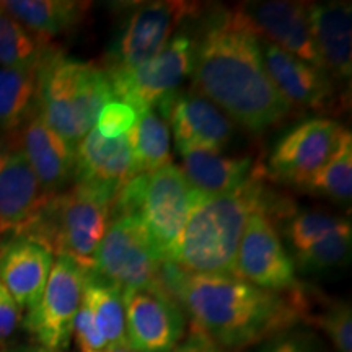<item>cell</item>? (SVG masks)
<instances>
[{"label": "cell", "mask_w": 352, "mask_h": 352, "mask_svg": "<svg viewBox=\"0 0 352 352\" xmlns=\"http://www.w3.org/2000/svg\"><path fill=\"white\" fill-rule=\"evenodd\" d=\"M201 33L196 39L191 90L254 134L283 122L292 107L267 76L261 38L243 10H212Z\"/></svg>", "instance_id": "6da1fadb"}, {"label": "cell", "mask_w": 352, "mask_h": 352, "mask_svg": "<svg viewBox=\"0 0 352 352\" xmlns=\"http://www.w3.org/2000/svg\"><path fill=\"white\" fill-rule=\"evenodd\" d=\"M164 284L191 320V329L226 349L283 334L307 318L305 294L266 290L235 274H191L164 264Z\"/></svg>", "instance_id": "7a4b0ae2"}, {"label": "cell", "mask_w": 352, "mask_h": 352, "mask_svg": "<svg viewBox=\"0 0 352 352\" xmlns=\"http://www.w3.org/2000/svg\"><path fill=\"white\" fill-rule=\"evenodd\" d=\"M252 175L230 195H197L182 233L166 254L165 263L191 274H233L236 250L246 222L256 212L290 214Z\"/></svg>", "instance_id": "3957f363"}, {"label": "cell", "mask_w": 352, "mask_h": 352, "mask_svg": "<svg viewBox=\"0 0 352 352\" xmlns=\"http://www.w3.org/2000/svg\"><path fill=\"white\" fill-rule=\"evenodd\" d=\"M36 113L44 124L77 147L114 98L111 82L95 63L72 59L56 47L38 67Z\"/></svg>", "instance_id": "277c9868"}, {"label": "cell", "mask_w": 352, "mask_h": 352, "mask_svg": "<svg viewBox=\"0 0 352 352\" xmlns=\"http://www.w3.org/2000/svg\"><path fill=\"white\" fill-rule=\"evenodd\" d=\"M114 197L109 189L76 183L70 191L47 197L21 233L46 241L56 254H65L91 272L111 223Z\"/></svg>", "instance_id": "5b68a950"}, {"label": "cell", "mask_w": 352, "mask_h": 352, "mask_svg": "<svg viewBox=\"0 0 352 352\" xmlns=\"http://www.w3.org/2000/svg\"><path fill=\"white\" fill-rule=\"evenodd\" d=\"M197 195L179 166L166 165L131 178L114 197L111 214L134 215L165 263Z\"/></svg>", "instance_id": "8992f818"}, {"label": "cell", "mask_w": 352, "mask_h": 352, "mask_svg": "<svg viewBox=\"0 0 352 352\" xmlns=\"http://www.w3.org/2000/svg\"><path fill=\"white\" fill-rule=\"evenodd\" d=\"M197 10L199 7L189 2L135 3L109 44L104 72L108 77L118 76L147 63L175 36L183 21L195 19Z\"/></svg>", "instance_id": "52a82bcc"}, {"label": "cell", "mask_w": 352, "mask_h": 352, "mask_svg": "<svg viewBox=\"0 0 352 352\" xmlns=\"http://www.w3.org/2000/svg\"><path fill=\"white\" fill-rule=\"evenodd\" d=\"M164 264L139 220L134 215H120L104 233L91 274L126 292L165 285Z\"/></svg>", "instance_id": "ba28073f"}, {"label": "cell", "mask_w": 352, "mask_h": 352, "mask_svg": "<svg viewBox=\"0 0 352 352\" xmlns=\"http://www.w3.org/2000/svg\"><path fill=\"white\" fill-rule=\"evenodd\" d=\"M195 54L196 38L186 33L175 34L147 63L126 74L108 77L114 98L129 104L138 114L151 111L191 77Z\"/></svg>", "instance_id": "9c48e42d"}, {"label": "cell", "mask_w": 352, "mask_h": 352, "mask_svg": "<svg viewBox=\"0 0 352 352\" xmlns=\"http://www.w3.org/2000/svg\"><path fill=\"white\" fill-rule=\"evenodd\" d=\"M88 271L65 254H56L43 296L28 311L25 327L38 346L65 352L72 340L74 321L82 305Z\"/></svg>", "instance_id": "30bf717a"}, {"label": "cell", "mask_w": 352, "mask_h": 352, "mask_svg": "<svg viewBox=\"0 0 352 352\" xmlns=\"http://www.w3.org/2000/svg\"><path fill=\"white\" fill-rule=\"evenodd\" d=\"M347 129L328 118H308L283 134L267 160V173L277 182L300 188L328 164Z\"/></svg>", "instance_id": "8fae6325"}, {"label": "cell", "mask_w": 352, "mask_h": 352, "mask_svg": "<svg viewBox=\"0 0 352 352\" xmlns=\"http://www.w3.org/2000/svg\"><path fill=\"white\" fill-rule=\"evenodd\" d=\"M124 294L126 342L134 352H168L183 340L186 316L165 285Z\"/></svg>", "instance_id": "7c38bea8"}, {"label": "cell", "mask_w": 352, "mask_h": 352, "mask_svg": "<svg viewBox=\"0 0 352 352\" xmlns=\"http://www.w3.org/2000/svg\"><path fill=\"white\" fill-rule=\"evenodd\" d=\"M233 274L266 290H289L297 285L296 266L266 212H256L246 222L236 250Z\"/></svg>", "instance_id": "4fadbf2b"}, {"label": "cell", "mask_w": 352, "mask_h": 352, "mask_svg": "<svg viewBox=\"0 0 352 352\" xmlns=\"http://www.w3.org/2000/svg\"><path fill=\"white\" fill-rule=\"evenodd\" d=\"M157 108L173 132L178 152H222L235 134V124L226 114L192 90L175 91Z\"/></svg>", "instance_id": "5bb4252c"}, {"label": "cell", "mask_w": 352, "mask_h": 352, "mask_svg": "<svg viewBox=\"0 0 352 352\" xmlns=\"http://www.w3.org/2000/svg\"><path fill=\"white\" fill-rule=\"evenodd\" d=\"M308 7L310 2L292 0H267L240 6L259 38L264 36V41L274 44L303 63L324 70L311 34Z\"/></svg>", "instance_id": "9a60e30c"}, {"label": "cell", "mask_w": 352, "mask_h": 352, "mask_svg": "<svg viewBox=\"0 0 352 352\" xmlns=\"http://www.w3.org/2000/svg\"><path fill=\"white\" fill-rule=\"evenodd\" d=\"M56 253L46 241L16 233L0 250V283L20 310H33L50 279Z\"/></svg>", "instance_id": "2e32d148"}, {"label": "cell", "mask_w": 352, "mask_h": 352, "mask_svg": "<svg viewBox=\"0 0 352 352\" xmlns=\"http://www.w3.org/2000/svg\"><path fill=\"white\" fill-rule=\"evenodd\" d=\"M19 147L46 197L60 195L74 179L76 147L44 124L38 113L20 129Z\"/></svg>", "instance_id": "e0dca14e"}, {"label": "cell", "mask_w": 352, "mask_h": 352, "mask_svg": "<svg viewBox=\"0 0 352 352\" xmlns=\"http://www.w3.org/2000/svg\"><path fill=\"white\" fill-rule=\"evenodd\" d=\"M46 199L19 145L0 142V226L20 233Z\"/></svg>", "instance_id": "ac0fdd59"}, {"label": "cell", "mask_w": 352, "mask_h": 352, "mask_svg": "<svg viewBox=\"0 0 352 352\" xmlns=\"http://www.w3.org/2000/svg\"><path fill=\"white\" fill-rule=\"evenodd\" d=\"M264 69L290 107L320 109L333 98V78L274 44L261 41Z\"/></svg>", "instance_id": "d6986e66"}, {"label": "cell", "mask_w": 352, "mask_h": 352, "mask_svg": "<svg viewBox=\"0 0 352 352\" xmlns=\"http://www.w3.org/2000/svg\"><path fill=\"white\" fill-rule=\"evenodd\" d=\"M132 178V153L127 135L104 139L94 127L76 147L74 182L116 192Z\"/></svg>", "instance_id": "ffe728a7"}, {"label": "cell", "mask_w": 352, "mask_h": 352, "mask_svg": "<svg viewBox=\"0 0 352 352\" xmlns=\"http://www.w3.org/2000/svg\"><path fill=\"white\" fill-rule=\"evenodd\" d=\"M308 15L323 69L331 78L349 80L352 76L351 2L310 3Z\"/></svg>", "instance_id": "44dd1931"}, {"label": "cell", "mask_w": 352, "mask_h": 352, "mask_svg": "<svg viewBox=\"0 0 352 352\" xmlns=\"http://www.w3.org/2000/svg\"><path fill=\"white\" fill-rule=\"evenodd\" d=\"M179 155L184 178L201 195H230L252 176L253 160L250 157H227L210 151H184Z\"/></svg>", "instance_id": "7402d4cb"}, {"label": "cell", "mask_w": 352, "mask_h": 352, "mask_svg": "<svg viewBox=\"0 0 352 352\" xmlns=\"http://www.w3.org/2000/svg\"><path fill=\"white\" fill-rule=\"evenodd\" d=\"M0 7L26 30L51 41V38L76 30L85 20L90 3L76 0H6Z\"/></svg>", "instance_id": "603a6c76"}, {"label": "cell", "mask_w": 352, "mask_h": 352, "mask_svg": "<svg viewBox=\"0 0 352 352\" xmlns=\"http://www.w3.org/2000/svg\"><path fill=\"white\" fill-rule=\"evenodd\" d=\"M132 153V178L171 165L170 129L155 109L139 114L134 127L127 132Z\"/></svg>", "instance_id": "cb8c5ba5"}, {"label": "cell", "mask_w": 352, "mask_h": 352, "mask_svg": "<svg viewBox=\"0 0 352 352\" xmlns=\"http://www.w3.org/2000/svg\"><path fill=\"white\" fill-rule=\"evenodd\" d=\"M36 74L0 67V134L20 132L36 113Z\"/></svg>", "instance_id": "d4e9b609"}, {"label": "cell", "mask_w": 352, "mask_h": 352, "mask_svg": "<svg viewBox=\"0 0 352 352\" xmlns=\"http://www.w3.org/2000/svg\"><path fill=\"white\" fill-rule=\"evenodd\" d=\"M52 50L51 41L26 30L0 7V67L38 70Z\"/></svg>", "instance_id": "484cf974"}, {"label": "cell", "mask_w": 352, "mask_h": 352, "mask_svg": "<svg viewBox=\"0 0 352 352\" xmlns=\"http://www.w3.org/2000/svg\"><path fill=\"white\" fill-rule=\"evenodd\" d=\"M83 302L90 308L108 346L126 342L124 294L118 285L88 272Z\"/></svg>", "instance_id": "4316f807"}, {"label": "cell", "mask_w": 352, "mask_h": 352, "mask_svg": "<svg viewBox=\"0 0 352 352\" xmlns=\"http://www.w3.org/2000/svg\"><path fill=\"white\" fill-rule=\"evenodd\" d=\"M300 189L340 204H349L352 197V139L349 129L344 132L340 147L328 164L303 183Z\"/></svg>", "instance_id": "83f0119b"}, {"label": "cell", "mask_w": 352, "mask_h": 352, "mask_svg": "<svg viewBox=\"0 0 352 352\" xmlns=\"http://www.w3.org/2000/svg\"><path fill=\"white\" fill-rule=\"evenodd\" d=\"M347 223H351L349 217H340L323 210L290 212L289 220L284 226V236L292 250V254H297L329 233L346 227Z\"/></svg>", "instance_id": "f1b7e54d"}, {"label": "cell", "mask_w": 352, "mask_h": 352, "mask_svg": "<svg viewBox=\"0 0 352 352\" xmlns=\"http://www.w3.org/2000/svg\"><path fill=\"white\" fill-rule=\"evenodd\" d=\"M352 246V226L347 223L340 230L308 246L303 252L292 254L294 266H298L305 272H320L333 270V267L344 266L351 259Z\"/></svg>", "instance_id": "f546056e"}, {"label": "cell", "mask_w": 352, "mask_h": 352, "mask_svg": "<svg viewBox=\"0 0 352 352\" xmlns=\"http://www.w3.org/2000/svg\"><path fill=\"white\" fill-rule=\"evenodd\" d=\"M315 323L323 329L336 352H352V310L346 302H333Z\"/></svg>", "instance_id": "4dcf8cb0"}, {"label": "cell", "mask_w": 352, "mask_h": 352, "mask_svg": "<svg viewBox=\"0 0 352 352\" xmlns=\"http://www.w3.org/2000/svg\"><path fill=\"white\" fill-rule=\"evenodd\" d=\"M139 120V114L129 104L122 101L113 100L104 104L98 118H96L95 129L101 138L104 139H118L127 135L135 122Z\"/></svg>", "instance_id": "1f68e13d"}, {"label": "cell", "mask_w": 352, "mask_h": 352, "mask_svg": "<svg viewBox=\"0 0 352 352\" xmlns=\"http://www.w3.org/2000/svg\"><path fill=\"white\" fill-rule=\"evenodd\" d=\"M72 336L80 352H100L108 347L94 315H91L90 308L83 300L80 308H78L76 321H74Z\"/></svg>", "instance_id": "d6a6232c"}, {"label": "cell", "mask_w": 352, "mask_h": 352, "mask_svg": "<svg viewBox=\"0 0 352 352\" xmlns=\"http://www.w3.org/2000/svg\"><path fill=\"white\" fill-rule=\"evenodd\" d=\"M20 318L21 310L0 283V342L7 341L15 333Z\"/></svg>", "instance_id": "836d02e7"}, {"label": "cell", "mask_w": 352, "mask_h": 352, "mask_svg": "<svg viewBox=\"0 0 352 352\" xmlns=\"http://www.w3.org/2000/svg\"><path fill=\"white\" fill-rule=\"evenodd\" d=\"M168 352H230L226 347L215 344L214 341H210L208 336L204 334L192 331L191 334L186 338V340H182L176 344L173 349H170Z\"/></svg>", "instance_id": "e575fe53"}, {"label": "cell", "mask_w": 352, "mask_h": 352, "mask_svg": "<svg viewBox=\"0 0 352 352\" xmlns=\"http://www.w3.org/2000/svg\"><path fill=\"white\" fill-rule=\"evenodd\" d=\"M259 352H315L307 342L297 338H277Z\"/></svg>", "instance_id": "d590c367"}, {"label": "cell", "mask_w": 352, "mask_h": 352, "mask_svg": "<svg viewBox=\"0 0 352 352\" xmlns=\"http://www.w3.org/2000/svg\"><path fill=\"white\" fill-rule=\"evenodd\" d=\"M100 352H134L131 349V346L127 342H121V344H114V346H108L107 349L100 351Z\"/></svg>", "instance_id": "8d00e7d4"}, {"label": "cell", "mask_w": 352, "mask_h": 352, "mask_svg": "<svg viewBox=\"0 0 352 352\" xmlns=\"http://www.w3.org/2000/svg\"><path fill=\"white\" fill-rule=\"evenodd\" d=\"M10 352H50L47 349H44L41 346H23V347H19V349H13Z\"/></svg>", "instance_id": "74e56055"}, {"label": "cell", "mask_w": 352, "mask_h": 352, "mask_svg": "<svg viewBox=\"0 0 352 352\" xmlns=\"http://www.w3.org/2000/svg\"><path fill=\"white\" fill-rule=\"evenodd\" d=\"M8 233H12V232L7 230L6 227L0 226V250L3 248V245H6L8 240H10V239H8Z\"/></svg>", "instance_id": "f35d334b"}]
</instances>
